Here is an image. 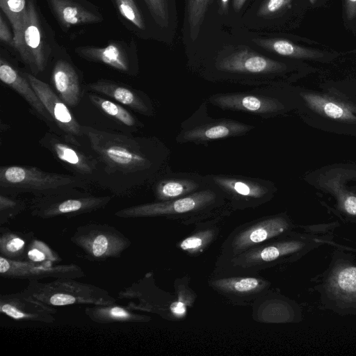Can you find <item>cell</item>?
Listing matches in <instances>:
<instances>
[{
    "instance_id": "obj_1",
    "label": "cell",
    "mask_w": 356,
    "mask_h": 356,
    "mask_svg": "<svg viewBox=\"0 0 356 356\" xmlns=\"http://www.w3.org/2000/svg\"><path fill=\"white\" fill-rule=\"evenodd\" d=\"M86 147L97 162L95 184L122 195L152 183L170 168V150L156 136L82 125Z\"/></svg>"
},
{
    "instance_id": "obj_2",
    "label": "cell",
    "mask_w": 356,
    "mask_h": 356,
    "mask_svg": "<svg viewBox=\"0 0 356 356\" xmlns=\"http://www.w3.org/2000/svg\"><path fill=\"white\" fill-rule=\"evenodd\" d=\"M186 67L208 82L256 88L279 84L291 65L222 29L186 58Z\"/></svg>"
},
{
    "instance_id": "obj_3",
    "label": "cell",
    "mask_w": 356,
    "mask_h": 356,
    "mask_svg": "<svg viewBox=\"0 0 356 356\" xmlns=\"http://www.w3.org/2000/svg\"><path fill=\"white\" fill-rule=\"evenodd\" d=\"M232 210L222 193L211 184L206 188L184 197L132 207L119 211L118 215L164 217L189 225L221 219L229 216Z\"/></svg>"
},
{
    "instance_id": "obj_4",
    "label": "cell",
    "mask_w": 356,
    "mask_h": 356,
    "mask_svg": "<svg viewBox=\"0 0 356 356\" xmlns=\"http://www.w3.org/2000/svg\"><path fill=\"white\" fill-rule=\"evenodd\" d=\"M89 184L73 174L47 172L34 166L10 165L0 167V189L1 193L6 194L17 195L29 193L42 196L70 188L85 189Z\"/></svg>"
},
{
    "instance_id": "obj_5",
    "label": "cell",
    "mask_w": 356,
    "mask_h": 356,
    "mask_svg": "<svg viewBox=\"0 0 356 356\" xmlns=\"http://www.w3.org/2000/svg\"><path fill=\"white\" fill-rule=\"evenodd\" d=\"M204 99L196 111L181 122L175 140L179 144L193 143L207 146L209 143L243 136L253 130L252 124L231 118H215L208 113Z\"/></svg>"
},
{
    "instance_id": "obj_6",
    "label": "cell",
    "mask_w": 356,
    "mask_h": 356,
    "mask_svg": "<svg viewBox=\"0 0 356 356\" xmlns=\"http://www.w3.org/2000/svg\"><path fill=\"white\" fill-rule=\"evenodd\" d=\"M279 84L253 88L244 91L218 92L209 95V104L224 111L242 112L268 119L284 113L286 103Z\"/></svg>"
},
{
    "instance_id": "obj_7",
    "label": "cell",
    "mask_w": 356,
    "mask_h": 356,
    "mask_svg": "<svg viewBox=\"0 0 356 356\" xmlns=\"http://www.w3.org/2000/svg\"><path fill=\"white\" fill-rule=\"evenodd\" d=\"M207 177L232 210L258 207L270 201L276 191L273 182L261 178L232 174H208Z\"/></svg>"
},
{
    "instance_id": "obj_8",
    "label": "cell",
    "mask_w": 356,
    "mask_h": 356,
    "mask_svg": "<svg viewBox=\"0 0 356 356\" xmlns=\"http://www.w3.org/2000/svg\"><path fill=\"white\" fill-rule=\"evenodd\" d=\"M181 29L186 58L222 29L216 11L215 0H183Z\"/></svg>"
},
{
    "instance_id": "obj_9",
    "label": "cell",
    "mask_w": 356,
    "mask_h": 356,
    "mask_svg": "<svg viewBox=\"0 0 356 356\" xmlns=\"http://www.w3.org/2000/svg\"><path fill=\"white\" fill-rule=\"evenodd\" d=\"M289 223L282 216H264L236 227L224 241L219 259L238 255L284 234Z\"/></svg>"
},
{
    "instance_id": "obj_10",
    "label": "cell",
    "mask_w": 356,
    "mask_h": 356,
    "mask_svg": "<svg viewBox=\"0 0 356 356\" xmlns=\"http://www.w3.org/2000/svg\"><path fill=\"white\" fill-rule=\"evenodd\" d=\"M74 282L56 280L49 284L31 282L26 291L47 305L64 306L76 303L107 304L112 302L106 292Z\"/></svg>"
},
{
    "instance_id": "obj_11",
    "label": "cell",
    "mask_w": 356,
    "mask_h": 356,
    "mask_svg": "<svg viewBox=\"0 0 356 356\" xmlns=\"http://www.w3.org/2000/svg\"><path fill=\"white\" fill-rule=\"evenodd\" d=\"M39 144L73 175L95 184L97 162L86 147L70 143L52 131H47Z\"/></svg>"
},
{
    "instance_id": "obj_12",
    "label": "cell",
    "mask_w": 356,
    "mask_h": 356,
    "mask_svg": "<svg viewBox=\"0 0 356 356\" xmlns=\"http://www.w3.org/2000/svg\"><path fill=\"white\" fill-rule=\"evenodd\" d=\"M80 188H70L52 194L36 196L34 213L44 217L88 212L105 206L110 196H96Z\"/></svg>"
},
{
    "instance_id": "obj_13",
    "label": "cell",
    "mask_w": 356,
    "mask_h": 356,
    "mask_svg": "<svg viewBox=\"0 0 356 356\" xmlns=\"http://www.w3.org/2000/svg\"><path fill=\"white\" fill-rule=\"evenodd\" d=\"M24 74L51 117L59 135L70 143L83 147L81 143L83 138L82 124L74 117L68 106L49 84L31 73Z\"/></svg>"
},
{
    "instance_id": "obj_14",
    "label": "cell",
    "mask_w": 356,
    "mask_h": 356,
    "mask_svg": "<svg viewBox=\"0 0 356 356\" xmlns=\"http://www.w3.org/2000/svg\"><path fill=\"white\" fill-rule=\"evenodd\" d=\"M294 1L254 0L242 18L241 27L268 32L286 28L290 24Z\"/></svg>"
},
{
    "instance_id": "obj_15",
    "label": "cell",
    "mask_w": 356,
    "mask_h": 356,
    "mask_svg": "<svg viewBox=\"0 0 356 356\" xmlns=\"http://www.w3.org/2000/svg\"><path fill=\"white\" fill-rule=\"evenodd\" d=\"M23 63L36 76L47 66L48 52L45 47L38 13L33 0H27V15L19 52Z\"/></svg>"
},
{
    "instance_id": "obj_16",
    "label": "cell",
    "mask_w": 356,
    "mask_h": 356,
    "mask_svg": "<svg viewBox=\"0 0 356 356\" xmlns=\"http://www.w3.org/2000/svg\"><path fill=\"white\" fill-rule=\"evenodd\" d=\"M209 285L231 302L242 304L264 295L270 283L255 275H214Z\"/></svg>"
},
{
    "instance_id": "obj_17",
    "label": "cell",
    "mask_w": 356,
    "mask_h": 356,
    "mask_svg": "<svg viewBox=\"0 0 356 356\" xmlns=\"http://www.w3.org/2000/svg\"><path fill=\"white\" fill-rule=\"evenodd\" d=\"M86 90L103 95L135 112L147 116L155 115L152 100L145 92L125 83L101 79L86 86Z\"/></svg>"
},
{
    "instance_id": "obj_18",
    "label": "cell",
    "mask_w": 356,
    "mask_h": 356,
    "mask_svg": "<svg viewBox=\"0 0 356 356\" xmlns=\"http://www.w3.org/2000/svg\"><path fill=\"white\" fill-rule=\"evenodd\" d=\"M156 201H169L193 194L211 186L207 175L195 172H173L170 168L152 183Z\"/></svg>"
},
{
    "instance_id": "obj_19",
    "label": "cell",
    "mask_w": 356,
    "mask_h": 356,
    "mask_svg": "<svg viewBox=\"0 0 356 356\" xmlns=\"http://www.w3.org/2000/svg\"><path fill=\"white\" fill-rule=\"evenodd\" d=\"M0 79L22 97L33 114L52 129L55 124L24 73H20L3 58L0 59Z\"/></svg>"
},
{
    "instance_id": "obj_20",
    "label": "cell",
    "mask_w": 356,
    "mask_h": 356,
    "mask_svg": "<svg viewBox=\"0 0 356 356\" xmlns=\"http://www.w3.org/2000/svg\"><path fill=\"white\" fill-rule=\"evenodd\" d=\"M1 312L17 320L49 323L55 310L34 298L28 292L1 296Z\"/></svg>"
},
{
    "instance_id": "obj_21",
    "label": "cell",
    "mask_w": 356,
    "mask_h": 356,
    "mask_svg": "<svg viewBox=\"0 0 356 356\" xmlns=\"http://www.w3.org/2000/svg\"><path fill=\"white\" fill-rule=\"evenodd\" d=\"M149 15L154 35L166 44H173L178 29L177 0H143Z\"/></svg>"
},
{
    "instance_id": "obj_22",
    "label": "cell",
    "mask_w": 356,
    "mask_h": 356,
    "mask_svg": "<svg viewBox=\"0 0 356 356\" xmlns=\"http://www.w3.org/2000/svg\"><path fill=\"white\" fill-rule=\"evenodd\" d=\"M75 52L85 60L103 63L128 75L134 76L138 72L136 60L117 44H110L104 47H79L75 49Z\"/></svg>"
},
{
    "instance_id": "obj_23",
    "label": "cell",
    "mask_w": 356,
    "mask_h": 356,
    "mask_svg": "<svg viewBox=\"0 0 356 356\" xmlns=\"http://www.w3.org/2000/svg\"><path fill=\"white\" fill-rule=\"evenodd\" d=\"M51 79L60 98L68 106H76L82 91L79 76L74 67L66 60H58L53 67Z\"/></svg>"
},
{
    "instance_id": "obj_24",
    "label": "cell",
    "mask_w": 356,
    "mask_h": 356,
    "mask_svg": "<svg viewBox=\"0 0 356 356\" xmlns=\"http://www.w3.org/2000/svg\"><path fill=\"white\" fill-rule=\"evenodd\" d=\"M49 6L62 26L97 23L102 16L72 0H47Z\"/></svg>"
},
{
    "instance_id": "obj_25",
    "label": "cell",
    "mask_w": 356,
    "mask_h": 356,
    "mask_svg": "<svg viewBox=\"0 0 356 356\" xmlns=\"http://www.w3.org/2000/svg\"><path fill=\"white\" fill-rule=\"evenodd\" d=\"M88 97L92 104L127 132H136L144 127V124L122 104L103 95L90 92Z\"/></svg>"
},
{
    "instance_id": "obj_26",
    "label": "cell",
    "mask_w": 356,
    "mask_h": 356,
    "mask_svg": "<svg viewBox=\"0 0 356 356\" xmlns=\"http://www.w3.org/2000/svg\"><path fill=\"white\" fill-rule=\"evenodd\" d=\"M220 220L215 219L197 223L200 227L191 235L180 241L177 247L191 256L202 253L218 236L220 227L217 223Z\"/></svg>"
},
{
    "instance_id": "obj_27",
    "label": "cell",
    "mask_w": 356,
    "mask_h": 356,
    "mask_svg": "<svg viewBox=\"0 0 356 356\" xmlns=\"http://www.w3.org/2000/svg\"><path fill=\"white\" fill-rule=\"evenodd\" d=\"M301 97L316 112L332 119L356 120V117L345 104L317 95L300 92Z\"/></svg>"
},
{
    "instance_id": "obj_28",
    "label": "cell",
    "mask_w": 356,
    "mask_h": 356,
    "mask_svg": "<svg viewBox=\"0 0 356 356\" xmlns=\"http://www.w3.org/2000/svg\"><path fill=\"white\" fill-rule=\"evenodd\" d=\"M0 8L12 25L13 46L19 52L22 48L23 29L27 15V1L0 0Z\"/></svg>"
},
{
    "instance_id": "obj_29",
    "label": "cell",
    "mask_w": 356,
    "mask_h": 356,
    "mask_svg": "<svg viewBox=\"0 0 356 356\" xmlns=\"http://www.w3.org/2000/svg\"><path fill=\"white\" fill-rule=\"evenodd\" d=\"M115 1L122 17L139 30L142 31L147 30L145 20L134 0H115Z\"/></svg>"
},
{
    "instance_id": "obj_30",
    "label": "cell",
    "mask_w": 356,
    "mask_h": 356,
    "mask_svg": "<svg viewBox=\"0 0 356 356\" xmlns=\"http://www.w3.org/2000/svg\"><path fill=\"white\" fill-rule=\"evenodd\" d=\"M254 0H232L229 23L227 29H238L241 26V20Z\"/></svg>"
},
{
    "instance_id": "obj_31",
    "label": "cell",
    "mask_w": 356,
    "mask_h": 356,
    "mask_svg": "<svg viewBox=\"0 0 356 356\" xmlns=\"http://www.w3.org/2000/svg\"><path fill=\"white\" fill-rule=\"evenodd\" d=\"M24 205V202L17 199L16 195L1 192L0 210L2 215L9 216L17 213L23 209Z\"/></svg>"
},
{
    "instance_id": "obj_32",
    "label": "cell",
    "mask_w": 356,
    "mask_h": 356,
    "mask_svg": "<svg viewBox=\"0 0 356 356\" xmlns=\"http://www.w3.org/2000/svg\"><path fill=\"white\" fill-rule=\"evenodd\" d=\"M337 282L343 291L348 293L356 292V267H348L341 270Z\"/></svg>"
},
{
    "instance_id": "obj_33",
    "label": "cell",
    "mask_w": 356,
    "mask_h": 356,
    "mask_svg": "<svg viewBox=\"0 0 356 356\" xmlns=\"http://www.w3.org/2000/svg\"><path fill=\"white\" fill-rule=\"evenodd\" d=\"M232 0H215L217 17L225 29H228Z\"/></svg>"
},
{
    "instance_id": "obj_34",
    "label": "cell",
    "mask_w": 356,
    "mask_h": 356,
    "mask_svg": "<svg viewBox=\"0 0 356 356\" xmlns=\"http://www.w3.org/2000/svg\"><path fill=\"white\" fill-rule=\"evenodd\" d=\"M102 316H106L108 318H113L117 321H128L134 316L123 308L113 307L111 308L100 309Z\"/></svg>"
},
{
    "instance_id": "obj_35",
    "label": "cell",
    "mask_w": 356,
    "mask_h": 356,
    "mask_svg": "<svg viewBox=\"0 0 356 356\" xmlns=\"http://www.w3.org/2000/svg\"><path fill=\"white\" fill-rule=\"evenodd\" d=\"M109 248V240L104 234L97 235L92 243V252L95 257L104 256Z\"/></svg>"
},
{
    "instance_id": "obj_36",
    "label": "cell",
    "mask_w": 356,
    "mask_h": 356,
    "mask_svg": "<svg viewBox=\"0 0 356 356\" xmlns=\"http://www.w3.org/2000/svg\"><path fill=\"white\" fill-rule=\"evenodd\" d=\"M25 245L24 241L18 236H12L5 241L3 245L7 254H15L22 250Z\"/></svg>"
},
{
    "instance_id": "obj_37",
    "label": "cell",
    "mask_w": 356,
    "mask_h": 356,
    "mask_svg": "<svg viewBox=\"0 0 356 356\" xmlns=\"http://www.w3.org/2000/svg\"><path fill=\"white\" fill-rule=\"evenodd\" d=\"M0 40L6 43L14 44V37L2 15H0Z\"/></svg>"
},
{
    "instance_id": "obj_38",
    "label": "cell",
    "mask_w": 356,
    "mask_h": 356,
    "mask_svg": "<svg viewBox=\"0 0 356 356\" xmlns=\"http://www.w3.org/2000/svg\"><path fill=\"white\" fill-rule=\"evenodd\" d=\"M344 208L347 213L351 215H356V197L348 196L343 202Z\"/></svg>"
},
{
    "instance_id": "obj_39",
    "label": "cell",
    "mask_w": 356,
    "mask_h": 356,
    "mask_svg": "<svg viewBox=\"0 0 356 356\" xmlns=\"http://www.w3.org/2000/svg\"><path fill=\"white\" fill-rule=\"evenodd\" d=\"M27 254L29 259L33 262H42L46 259L45 254L38 248L31 249Z\"/></svg>"
},
{
    "instance_id": "obj_40",
    "label": "cell",
    "mask_w": 356,
    "mask_h": 356,
    "mask_svg": "<svg viewBox=\"0 0 356 356\" xmlns=\"http://www.w3.org/2000/svg\"><path fill=\"white\" fill-rule=\"evenodd\" d=\"M351 2H356V0H349Z\"/></svg>"
}]
</instances>
